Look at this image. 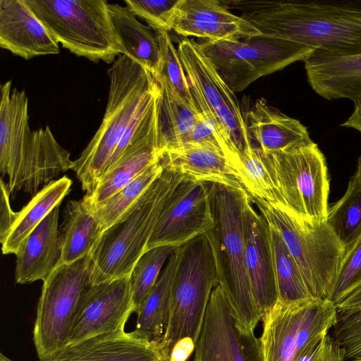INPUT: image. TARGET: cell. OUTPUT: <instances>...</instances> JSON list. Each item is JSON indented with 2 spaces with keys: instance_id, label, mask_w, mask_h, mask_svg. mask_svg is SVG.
<instances>
[{
  "instance_id": "cell-20",
  "label": "cell",
  "mask_w": 361,
  "mask_h": 361,
  "mask_svg": "<svg viewBox=\"0 0 361 361\" xmlns=\"http://www.w3.org/2000/svg\"><path fill=\"white\" fill-rule=\"evenodd\" d=\"M59 205L27 235L16 255L15 281L26 284L44 281L60 264L61 233L59 231Z\"/></svg>"
},
{
  "instance_id": "cell-22",
  "label": "cell",
  "mask_w": 361,
  "mask_h": 361,
  "mask_svg": "<svg viewBox=\"0 0 361 361\" xmlns=\"http://www.w3.org/2000/svg\"><path fill=\"white\" fill-rule=\"evenodd\" d=\"M161 161L169 169L197 180L245 190L238 170L217 148L185 144L164 152Z\"/></svg>"
},
{
  "instance_id": "cell-43",
  "label": "cell",
  "mask_w": 361,
  "mask_h": 361,
  "mask_svg": "<svg viewBox=\"0 0 361 361\" xmlns=\"http://www.w3.org/2000/svg\"><path fill=\"white\" fill-rule=\"evenodd\" d=\"M345 355L344 349L328 334L312 350L294 361H344Z\"/></svg>"
},
{
  "instance_id": "cell-35",
  "label": "cell",
  "mask_w": 361,
  "mask_h": 361,
  "mask_svg": "<svg viewBox=\"0 0 361 361\" xmlns=\"http://www.w3.org/2000/svg\"><path fill=\"white\" fill-rule=\"evenodd\" d=\"M176 249V247L166 245L156 247L147 250L137 261L130 274L136 314L140 311L167 260Z\"/></svg>"
},
{
  "instance_id": "cell-50",
  "label": "cell",
  "mask_w": 361,
  "mask_h": 361,
  "mask_svg": "<svg viewBox=\"0 0 361 361\" xmlns=\"http://www.w3.org/2000/svg\"><path fill=\"white\" fill-rule=\"evenodd\" d=\"M351 361H361V357L351 360Z\"/></svg>"
},
{
  "instance_id": "cell-38",
  "label": "cell",
  "mask_w": 361,
  "mask_h": 361,
  "mask_svg": "<svg viewBox=\"0 0 361 361\" xmlns=\"http://www.w3.org/2000/svg\"><path fill=\"white\" fill-rule=\"evenodd\" d=\"M154 32L159 38L161 54V71L157 77L164 78L187 102L195 104L189 80L170 35L163 30Z\"/></svg>"
},
{
  "instance_id": "cell-41",
  "label": "cell",
  "mask_w": 361,
  "mask_h": 361,
  "mask_svg": "<svg viewBox=\"0 0 361 361\" xmlns=\"http://www.w3.org/2000/svg\"><path fill=\"white\" fill-rule=\"evenodd\" d=\"M176 16L206 23H240L246 20L216 0H180Z\"/></svg>"
},
{
  "instance_id": "cell-16",
  "label": "cell",
  "mask_w": 361,
  "mask_h": 361,
  "mask_svg": "<svg viewBox=\"0 0 361 361\" xmlns=\"http://www.w3.org/2000/svg\"><path fill=\"white\" fill-rule=\"evenodd\" d=\"M245 264L254 300L263 317L279 301V294L271 227L250 197L245 210Z\"/></svg>"
},
{
  "instance_id": "cell-25",
  "label": "cell",
  "mask_w": 361,
  "mask_h": 361,
  "mask_svg": "<svg viewBox=\"0 0 361 361\" xmlns=\"http://www.w3.org/2000/svg\"><path fill=\"white\" fill-rule=\"evenodd\" d=\"M109 12L121 54L157 77L161 66L160 44L157 33L140 23L126 6L109 4Z\"/></svg>"
},
{
  "instance_id": "cell-13",
  "label": "cell",
  "mask_w": 361,
  "mask_h": 361,
  "mask_svg": "<svg viewBox=\"0 0 361 361\" xmlns=\"http://www.w3.org/2000/svg\"><path fill=\"white\" fill-rule=\"evenodd\" d=\"M209 186V182L185 176L164 208L147 250L165 245L178 247L214 227Z\"/></svg>"
},
{
  "instance_id": "cell-42",
  "label": "cell",
  "mask_w": 361,
  "mask_h": 361,
  "mask_svg": "<svg viewBox=\"0 0 361 361\" xmlns=\"http://www.w3.org/2000/svg\"><path fill=\"white\" fill-rule=\"evenodd\" d=\"M333 337L344 349L345 360L361 357V310L338 315Z\"/></svg>"
},
{
  "instance_id": "cell-3",
  "label": "cell",
  "mask_w": 361,
  "mask_h": 361,
  "mask_svg": "<svg viewBox=\"0 0 361 361\" xmlns=\"http://www.w3.org/2000/svg\"><path fill=\"white\" fill-rule=\"evenodd\" d=\"M184 178L163 164L162 171L131 209L102 232L90 253L92 286L130 274L146 252L164 208Z\"/></svg>"
},
{
  "instance_id": "cell-47",
  "label": "cell",
  "mask_w": 361,
  "mask_h": 361,
  "mask_svg": "<svg viewBox=\"0 0 361 361\" xmlns=\"http://www.w3.org/2000/svg\"><path fill=\"white\" fill-rule=\"evenodd\" d=\"M354 109L349 118L340 125L341 127L351 128L361 133V97L353 101Z\"/></svg>"
},
{
  "instance_id": "cell-28",
  "label": "cell",
  "mask_w": 361,
  "mask_h": 361,
  "mask_svg": "<svg viewBox=\"0 0 361 361\" xmlns=\"http://www.w3.org/2000/svg\"><path fill=\"white\" fill-rule=\"evenodd\" d=\"M72 180L67 176L51 181L18 212V217L2 245L4 255L16 254L27 235L68 194Z\"/></svg>"
},
{
  "instance_id": "cell-15",
  "label": "cell",
  "mask_w": 361,
  "mask_h": 361,
  "mask_svg": "<svg viewBox=\"0 0 361 361\" xmlns=\"http://www.w3.org/2000/svg\"><path fill=\"white\" fill-rule=\"evenodd\" d=\"M73 164L70 152L58 143L48 126L31 130L7 174L8 192L23 190L34 196L42 185L72 169Z\"/></svg>"
},
{
  "instance_id": "cell-27",
  "label": "cell",
  "mask_w": 361,
  "mask_h": 361,
  "mask_svg": "<svg viewBox=\"0 0 361 361\" xmlns=\"http://www.w3.org/2000/svg\"><path fill=\"white\" fill-rule=\"evenodd\" d=\"M161 87L159 130L163 151L183 146L194 129L200 110L187 102L164 78L155 77Z\"/></svg>"
},
{
  "instance_id": "cell-19",
  "label": "cell",
  "mask_w": 361,
  "mask_h": 361,
  "mask_svg": "<svg viewBox=\"0 0 361 361\" xmlns=\"http://www.w3.org/2000/svg\"><path fill=\"white\" fill-rule=\"evenodd\" d=\"M304 63L307 82L320 97L352 101L361 97V54L338 56L315 49Z\"/></svg>"
},
{
  "instance_id": "cell-23",
  "label": "cell",
  "mask_w": 361,
  "mask_h": 361,
  "mask_svg": "<svg viewBox=\"0 0 361 361\" xmlns=\"http://www.w3.org/2000/svg\"><path fill=\"white\" fill-rule=\"evenodd\" d=\"M164 153L160 135L141 140L131 146L111 169L100 178L94 191L82 199L94 212L149 166Z\"/></svg>"
},
{
  "instance_id": "cell-8",
  "label": "cell",
  "mask_w": 361,
  "mask_h": 361,
  "mask_svg": "<svg viewBox=\"0 0 361 361\" xmlns=\"http://www.w3.org/2000/svg\"><path fill=\"white\" fill-rule=\"evenodd\" d=\"M259 152L267 166L281 204L300 219L326 221L329 178L326 159L312 142L291 149Z\"/></svg>"
},
{
  "instance_id": "cell-1",
  "label": "cell",
  "mask_w": 361,
  "mask_h": 361,
  "mask_svg": "<svg viewBox=\"0 0 361 361\" xmlns=\"http://www.w3.org/2000/svg\"><path fill=\"white\" fill-rule=\"evenodd\" d=\"M262 35L338 55L361 54V13L339 1H222Z\"/></svg>"
},
{
  "instance_id": "cell-2",
  "label": "cell",
  "mask_w": 361,
  "mask_h": 361,
  "mask_svg": "<svg viewBox=\"0 0 361 361\" xmlns=\"http://www.w3.org/2000/svg\"><path fill=\"white\" fill-rule=\"evenodd\" d=\"M214 227L204 235L216 262L223 288L238 325L254 331L262 315L254 300L245 264V210L249 195L244 189L210 183Z\"/></svg>"
},
{
  "instance_id": "cell-34",
  "label": "cell",
  "mask_w": 361,
  "mask_h": 361,
  "mask_svg": "<svg viewBox=\"0 0 361 361\" xmlns=\"http://www.w3.org/2000/svg\"><path fill=\"white\" fill-rule=\"evenodd\" d=\"M270 227L279 300L290 302L312 298L282 238L274 227Z\"/></svg>"
},
{
  "instance_id": "cell-4",
  "label": "cell",
  "mask_w": 361,
  "mask_h": 361,
  "mask_svg": "<svg viewBox=\"0 0 361 361\" xmlns=\"http://www.w3.org/2000/svg\"><path fill=\"white\" fill-rule=\"evenodd\" d=\"M118 56L107 71L110 88L102 123L72 169L86 195L94 191L130 123L159 86L143 66L126 55Z\"/></svg>"
},
{
  "instance_id": "cell-30",
  "label": "cell",
  "mask_w": 361,
  "mask_h": 361,
  "mask_svg": "<svg viewBox=\"0 0 361 361\" xmlns=\"http://www.w3.org/2000/svg\"><path fill=\"white\" fill-rule=\"evenodd\" d=\"M102 230L82 200H71L66 205L62 228L60 264H71L90 255Z\"/></svg>"
},
{
  "instance_id": "cell-11",
  "label": "cell",
  "mask_w": 361,
  "mask_h": 361,
  "mask_svg": "<svg viewBox=\"0 0 361 361\" xmlns=\"http://www.w3.org/2000/svg\"><path fill=\"white\" fill-rule=\"evenodd\" d=\"M177 50L202 114L214 126L221 140L240 157L251 140L235 92L203 53L199 42L183 39Z\"/></svg>"
},
{
  "instance_id": "cell-17",
  "label": "cell",
  "mask_w": 361,
  "mask_h": 361,
  "mask_svg": "<svg viewBox=\"0 0 361 361\" xmlns=\"http://www.w3.org/2000/svg\"><path fill=\"white\" fill-rule=\"evenodd\" d=\"M48 361H169V357L161 342L123 331L69 344Z\"/></svg>"
},
{
  "instance_id": "cell-39",
  "label": "cell",
  "mask_w": 361,
  "mask_h": 361,
  "mask_svg": "<svg viewBox=\"0 0 361 361\" xmlns=\"http://www.w3.org/2000/svg\"><path fill=\"white\" fill-rule=\"evenodd\" d=\"M361 287V235L345 247L331 300L337 304Z\"/></svg>"
},
{
  "instance_id": "cell-32",
  "label": "cell",
  "mask_w": 361,
  "mask_h": 361,
  "mask_svg": "<svg viewBox=\"0 0 361 361\" xmlns=\"http://www.w3.org/2000/svg\"><path fill=\"white\" fill-rule=\"evenodd\" d=\"M163 170L161 159L93 212L104 231L124 216Z\"/></svg>"
},
{
  "instance_id": "cell-44",
  "label": "cell",
  "mask_w": 361,
  "mask_h": 361,
  "mask_svg": "<svg viewBox=\"0 0 361 361\" xmlns=\"http://www.w3.org/2000/svg\"><path fill=\"white\" fill-rule=\"evenodd\" d=\"M0 241L2 243L16 221L18 212L13 211L10 204L8 185L1 179Z\"/></svg>"
},
{
  "instance_id": "cell-46",
  "label": "cell",
  "mask_w": 361,
  "mask_h": 361,
  "mask_svg": "<svg viewBox=\"0 0 361 361\" xmlns=\"http://www.w3.org/2000/svg\"><path fill=\"white\" fill-rule=\"evenodd\" d=\"M338 315L361 310V287L336 304Z\"/></svg>"
},
{
  "instance_id": "cell-45",
  "label": "cell",
  "mask_w": 361,
  "mask_h": 361,
  "mask_svg": "<svg viewBox=\"0 0 361 361\" xmlns=\"http://www.w3.org/2000/svg\"><path fill=\"white\" fill-rule=\"evenodd\" d=\"M195 343L190 337L177 341L169 353V361H187L195 348Z\"/></svg>"
},
{
  "instance_id": "cell-40",
  "label": "cell",
  "mask_w": 361,
  "mask_h": 361,
  "mask_svg": "<svg viewBox=\"0 0 361 361\" xmlns=\"http://www.w3.org/2000/svg\"><path fill=\"white\" fill-rule=\"evenodd\" d=\"M124 2L135 16L146 21L154 31L169 32L180 0H125Z\"/></svg>"
},
{
  "instance_id": "cell-31",
  "label": "cell",
  "mask_w": 361,
  "mask_h": 361,
  "mask_svg": "<svg viewBox=\"0 0 361 361\" xmlns=\"http://www.w3.org/2000/svg\"><path fill=\"white\" fill-rule=\"evenodd\" d=\"M327 221L345 247L361 235V172L357 169L344 195L329 209Z\"/></svg>"
},
{
  "instance_id": "cell-14",
  "label": "cell",
  "mask_w": 361,
  "mask_h": 361,
  "mask_svg": "<svg viewBox=\"0 0 361 361\" xmlns=\"http://www.w3.org/2000/svg\"><path fill=\"white\" fill-rule=\"evenodd\" d=\"M133 312L130 275L91 286L81 299L69 344L123 331Z\"/></svg>"
},
{
  "instance_id": "cell-29",
  "label": "cell",
  "mask_w": 361,
  "mask_h": 361,
  "mask_svg": "<svg viewBox=\"0 0 361 361\" xmlns=\"http://www.w3.org/2000/svg\"><path fill=\"white\" fill-rule=\"evenodd\" d=\"M176 265V250L167 260L137 314V323L133 332L139 336L161 343L169 320Z\"/></svg>"
},
{
  "instance_id": "cell-36",
  "label": "cell",
  "mask_w": 361,
  "mask_h": 361,
  "mask_svg": "<svg viewBox=\"0 0 361 361\" xmlns=\"http://www.w3.org/2000/svg\"><path fill=\"white\" fill-rule=\"evenodd\" d=\"M177 34L205 40L246 39L261 35L248 21L240 23L201 22L176 16L172 27Z\"/></svg>"
},
{
  "instance_id": "cell-49",
  "label": "cell",
  "mask_w": 361,
  "mask_h": 361,
  "mask_svg": "<svg viewBox=\"0 0 361 361\" xmlns=\"http://www.w3.org/2000/svg\"><path fill=\"white\" fill-rule=\"evenodd\" d=\"M357 169L361 172V157L358 158Z\"/></svg>"
},
{
  "instance_id": "cell-10",
  "label": "cell",
  "mask_w": 361,
  "mask_h": 361,
  "mask_svg": "<svg viewBox=\"0 0 361 361\" xmlns=\"http://www.w3.org/2000/svg\"><path fill=\"white\" fill-rule=\"evenodd\" d=\"M203 53L234 92L295 62L304 61L315 49L262 35L246 39L203 40Z\"/></svg>"
},
{
  "instance_id": "cell-21",
  "label": "cell",
  "mask_w": 361,
  "mask_h": 361,
  "mask_svg": "<svg viewBox=\"0 0 361 361\" xmlns=\"http://www.w3.org/2000/svg\"><path fill=\"white\" fill-rule=\"evenodd\" d=\"M248 135L265 154L291 149L311 143L307 127L258 99L243 113Z\"/></svg>"
},
{
  "instance_id": "cell-9",
  "label": "cell",
  "mask_w": 361,
  "mask_h": 361,
  "mask_svg": "<svg viewBox=\"0 0 361 361\" xmlns=\"http://www.w3.org/2000/svg\"><path fill=\"white\" fill-rule=\"evenodd\" d=\"M90 267V254L60 264L43 281L33 329L40 361H48L69 344L81 299L92 286Z\"/></svg>"
},
{
  "instance_id": "cell-33",
  "label": "cell",
  "mask_w": 361,
  "mask_h": 361,
  "mask_svg": "<svg viewBox=\"0 0 361 361\" xmlns=\"http://www.w3.org/2000/svg\"><path fill=\"white\" fill-rule=\"evenodd\" d=\"M338 320L336 304L330 300L314 299L307 307L299 326L294 360L312 350Z\"/></svg>"
},
{
  "instance_id": "cell-5",
  "label": "cell",
  "mask_w": 361,
  "mask_h": 361,
  "mask_svg": "<svg viewBox=\"0 0 361 361\" xmlns=\"http://www.w3.org/2000/svg\"><path fill=\"white\" fill-rule=\"evenodd\" d=\"M250 199L280 234L300 269L310 296L331 300L345 246L328 221H304L280 203H269L254 196H250Z\"/></svg>"
},
{
  "instance_id": "cell-18",
  "label": "cell",
  "mask_w": 361,
  "mask_h": 361,
  "mask_svg": "<svg viewBox=\"0 0 361 361\" xmlns=\"http://www.w3.org/2000/svg\"><path fill=\"white\" fill-rule=\"evenodd\" d=\"M0 47L26 60L59 53V43L24 0L0 1Z\"/></svg>"
},
{
  "instance_id": "cell-24",
  "label": "cell",
  "mask_w": 361,
  "mask_h": 361,
  "mask_svg": "<svg viewBox=\"0 0 361 361\" xmlns=\"http://www.w3.org/2000/svg\"><path fill=\"white\" fill-rule=\"evenodd\" d=\"M314 299L279 300L263 315V331L259 338L263 361H293L299 326Z\"/></svg>"
},
{
  "instance_id": "cell-48",
  "label": "cell",
  "mask_w": 361,
  "mask_h": 361,
  "mask_svg": "<svg viewBox=\"0 0 361 361\" xmlns=\"http://www.w3.org/2000/svg\"><path fill=\"white\" fill-rule=\"evenodd\" d=\"M0 361H13L4 355L2 353H0Z\"/></svg>"
},
{
  "instance_id": "cell-37",
  "label": "cell",
  "mask_w": 361,
  "mask_h": 361,
  "mask_svg": "<svg viewBox=\"0 0 361 361\" xmlns=\"http://www.w3.org/2000/svg\"><path fill=\"white\" fill-rule=\"evenodd\" d=\"M243 173L242 181L250 196L260 197L269 203L281 204L271 173L257 147L251 144L240 154Z\"/></svg>"
},
{
  "instance_id": "cell-26",
  "label": "cell",
  "mask_w": 361,
  "mask_h": 361,
  "mask_svg": "<svg viewBox=\"0 0 361 361\" xmlns=\"http://www.w3.org/2000/svg\"><path fill=\"white\" fill-rule=\"evenodd\" d=\"M11 85L12 81L8 80L1 87L0 171L2 176L7 175L31 131L26 94L24 90L11 89Z\"/></svg>"
},
{
  "instance_id": "cell-7",
  "label": "cell",
  "mask_w": 361,
  "mask_h": 361,
  "mask_svg": "<svg viewBox=\"0 0 361 361\" xmlns=\"http://www.w3.org/2000/svg\"><path fill=\"white\" fill-rule=\"evenodd\" d=\"M51 36L71 53L97 63L121 54L105 0H24Z\"/></svg>"
},
{
  "instance_id": "cell-6",
  "label": "cell",
  "mask_w": 361,
  "mask_h": 361,
  "mask_svg": "<svg viewBox=\"0 0 361 361\" xmlns=\"http://www.w3.org/2000/svg\"><path fill=\"white\" fill-rule=\"evenodd\" d=\"M168 324L161 344L168 356L179 340L197 343L213 289L219 285L210 243L201 235L178 247Z\"/></svg>"
},
{
  "instance_id": "cell-12",
  "label": "cell",
  "mask_w": 361,
  "mask_h": 361,
  "mask_svg": "<svg viewBox=\"0 0 361 361\" xmlns=\"http://www.w3.org/2000/svg\"><path fill=\"white\" fill-rule=\"evenodd\" d=\"M193 361H263L259 338L238 325L220 285L212 292Z\"/></svg>"
}]
</instances>
